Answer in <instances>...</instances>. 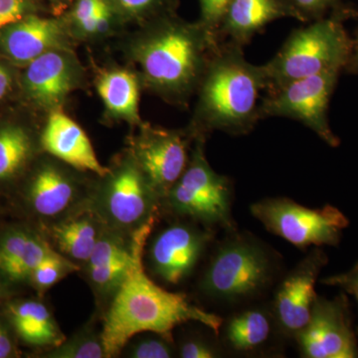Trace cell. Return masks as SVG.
Instances as JSON below:
<instances>
[{"mask_svg":"<svg viewBox=\"0 0 358 358\" xmlns=\"http://www.w3.org/2000/svg\"><path fill=\"white\" fill-rule=\"evenodd\" d=\"M250 210L268 232L301 250L338 243L348 224L345 216L333 206L308 208L286 197L261 200L252 204Z\"/></svg>","mask_w":358,"mask_h":358,"instance_id":"ba28073f","label":"cell"},{"mask_svg":"<svg viewBox=\"0 0 358 358\" xmlns=\"http://www.w3.org/2000/svg\"><path fill=\"white\" fill-rule=\"evenodd\" d=\"M56 250L39 233L24 225L0 230V277L9 287L27 284L35 268Z\"/></svg>","mask_w":358,"mask_h":358,"instance_id":"9a60e30c","label":"cell"},{"mask_svg":"<svg viewBox=\"0 0 358 358\" xmlns=\"http://www.w3.org/2000/svg\"><path fill=\"white\" fill-rule=\"evenodd\" d=\"M230 1L231 0H200L201 24L217 38L219 26Z\"/></svg>","mask_w":358,"mask_h":358,"instance_id":"f1b7e54d","label":"cell"},{"mask_svg":"<svg viewBox=\"0 0 358 358\" xmlns=\"http://www.w3.org/2000/svg\"><path fill=\"white\" fill-rule=\"evenodd\" d=\"M345 16V11L338 9L294 30L274 57L263 65L266 92L333 68L345 70L352 44L343 24Z\"/></svg>","mask_w":358,"mask_h":358,"instance_id":"277c9868","label":"cell"},{"mask_svg":"<svg viewBox=\"0 0 358 358\" xmlns=\"http://www.w3.org/2000/svg\"><path fill=\"white\" fill-rule=\"evenodd\" d=\"M48 358H106L101 333L92 329L78 331L61 345L48 350L42 355Z\"/></svg>","mask_w":358,"mask_h":358,"instance_id":"d4e9b609","label":"cell"},{"mask_svg":"<svg viewBox=\"0 0 358 358\" xmlns=\"http://www.w3.org/2000/svg\"><path fill=\"white\" fill-rule=\"evenodd\" d=\"M272 334V320L261 308H249L233 315L224 327L226 343L238 352H255Z\"/></svg>","mask_w":358,"mask_h":358,"instance_id":"7402d4cb","label":"cell"},{"mask_svg":"<svg viewBox=\"0 0 358 358\" xmlns=\"http://www.w3.org/2000/svg\"><path fill=\"white\" fill-rule=\"evenodd\" d=\"M108 181L90 206L106 226L122 233H133L157 216L159 195L148 182L136 160L107 174Z\"/></svg>","mask_w":358,"mask_h":358,"instance_id":"9c48e42d","label":"cell"},{"mask_svg":"<svg viewBox=\"0 0 358 358\" xmlns=\"http://www.w3.org/2000/svg\"><path fill=\"white\" fill-rule=\"evenodd\" d=\"M110 17V8L108 4L103 3L98 10L96 11L91 17L88 20L83 21L80 25V27L84 31L88 33H96L103 31L109 24Z\"/></svg>","mask_w":358,"mask_h":358,"instance_id":"836d02e7","label":"cell"},{"mask_svg":"<svg viewBox=\"0 0 358 358\" xmlns=\"http://www.w3.org/2000/svg\"><path fill=\"white\" fill-rule=\"evenodd\" d=\"M0 312L17 341L29 348L51 350L66 339L49 308L40 301H6Z\"/></svg>","mask_w":358,"mask_h":358,"instance_id":"ac0fdd59","label":"cell"},{"mask_svg":"<svg viewBox=\"0 0 358 358\" xmlns=\"http://www.w3.org/2000/svg\"><path fill=\"white\" fill-rule=\"evenodd\" d=\"M0 35V46L14 62L29 64L60 42L62 30L58 22L28 16L9 24Z\"/></svg>","mask_w":358,"mask_h":358,"instance_id":"d6986e66","label":"cell"},{"mask_svg":"<svg viewBox=\"0 0 358 358\" xmlns=\"http://www.w3.org/2000/svg\"><path fill=\"white\" fill-rule=\"evenodd\" d=\"M322 282L333 286H339L352 294L358 303V263L345 274L334 275L329 279L322 280Z\"/></svg>","mask_w":358,"mask_h":358,"instance_id":"d6a6232c","label":"cell"},{"mask_svg":"<svg viewBox=\"0 0 358 358\" xmlns=\"http://www.w3.org/2000/svg\"><path fill=\"white\" fill-rule=\"evenodd\" d=\"M341 0H287L296 14V20L303 22L326 17L331 10H338Z\"/></svg>","mask_w":358,"mask_h":358,"instance_id":"83f0119b","label":"cell"},{"mask_svg":"<svg viewBox=\"0 0 358 358\" xmlns=\"http://www.w3.org/2000/svg\"><path fill=\"white\" fill-rule=\"evenodd\" d=\"M350 74L358 75V24L355 32V36L352 37L350 55L346 62L345 70Z\"/></svg>","mask_w":358,"mask_h":358,"instance_id":"d590c367","label":"cell"},{"mask_svg":"<svg viewBox=\"0 0 358 358\" xmlns=\"http://www.w3.org/2000/svg\"><path fill=\"white\" fill-rule=\"evenodd\" d=\"M326 256L315 249L289 271L275 292L273 315L282 333L296 338L310 320L317 294L315 286Z\"/></svg>","mask_w":358,"mask_h":358,"instance_id":"8fae6325","label":"cell"},{"mask_svg":"<svg viewBox=\"0 0 358 358\" xmlns=\"http://www.w3.org/2000/svg\"><path fill=\"white\" fill-rule=\"evenodd\" d=\"M294 339L303 357H358L357 341L343 296L327 300L317 296L307 326Z\"/></svg>","mask_w":358,"mask_h":358,"instance_id":"30bf717a","label":"cell"},{"mask_svg":"<svg viewBox=\"0 0 358 358\" xmlns=\"http://www.w3.org/2000/svg\"><path fill=\"white\" fill-rule=\"evenodd\" d=\"M203 147V141H199L185 173L162 202L176 215L233 232L230 179L214 171L205 157Z\"/></svg>","mask_w":358,"mask_h":358,"instance_id":"8992f818","label":"cell"},{"mask_svg":"<svg viewBox=\"0 0 358 358\" xmlns=\"http://www.w3.org/2000/svg\"><path fill=\"white\" fill-rule=\"evenodd\" d=\"M212 233L178 223L160 231L148 250V261L155 275L169 285H178L192 274Z\"/></svg>","mask_w":358,"mask_h":358,"instance_id":"7c38bea8","label":"cell"},{"mask_svg":"<svg viewBox=\"0 0 358 358\" xmlns=\"http://www.w3.org/2000/svg\"><path fill=\"white\" fill-rule=\"evenodd\" d=\"M105 0H79L75 8V20L79 24L88 20L105 3Z\"/></svg>","mask_w":358,"mask_h":358,"instance_id":"e575fe53","label":"cell"},{"mask_svg":"<svg viewBox=\"0 0 358 358\" xmlns=\"http://www.w3.org/2000/svg\"><path fill=\"white\" fill-rule=\"evenodd\" d=\"M296 14L287 0H231L218 28L219 41L246 46L264 28Z\"/></svg>","mask_w":358,"mask_h":358,"instance_id":"e0dca14e","label":"cell"},{"mask_svg":"<svg viewBox=\"0 0 358 358\" xmlns=\"http://www.w3.org/2000/svg\"><path fill=\"white\" fill-rule=\"evenodd\" d=\"M157 0H119L121 6L126 10L131 13H141L154 6Z\"/></svg>","mask_w":358,"mask_h":358,"instance_id":"8d00e7d4","label":"cell"},{"mask_svg":"<svg viewBox=\"0 0 358 358\" xmlns=\"http://www.w3.org/2000/svg\"><path fill=\"white\" fill-rule=\"evenodd\" d=\"M273 274L274 263L263 245L246 235H234L212 256L200 289L213 300L237 303L263 291Z\"/></svg>","mask_w":358,"mask_h":358,"instance_id":"5b68a950","label":"cell"},{"mask_svg":"<svg viewBox=\"0 0 358 358\" xmlns=\"http://www.w3.org/2000/svg\"><path fill=\"white\" fill-rule=\"evenodd\" d=\"M134 160L162 202L187 166V143L176 131L150 129L136 143Z\"/></svg>","mask_w":358,"mask_h":358,"instance_id":"4fadbf2b","label":"cell"},{"mask_svg":"<svg viewBox=\"0 0 358 358\" xmlns=\"http://www.w3.org/2000/svg\"><path fill=\"white\" fill-rule=\"evenodd\" d=\"M78 267L79 266L76 263L56 251L33 270L27 284L37 293L44 294L54 285L64 279L66 275L77 271Z\"/></svg>","mask_w":358,"mask_h":358,"instance_id":"484cf974","label":"cell"},{"mask_svg":"<svg viewBox=\"0 0 358 358\" xmlns=\"http://www.w3.org/2000/svg\"><path fill=\"white\" fill-rule=\"evenodd\" d=\"M25 84L36 102L44 106L57 105L72 87L69 65L57 52H46L28 64Z\"/></svg>","mask_w":358,"mask_h":358,"instance_id":"44dd1931","label":"cell"},{"mask_svg":"<svg viewBox=\"0 0 358 358\" xmlns=\"http://www.w3.org/2000/svg\"><path fill=\"white\" fill-rule=\"evenodd\" d=\"M9 289H10V287L0 277V310H1V308L3 307L4 303L7 301Z\"/></svg>","mask_w":358,"mask_h":358,"instance_id":"f35d334b","label":"cell"},{"mask_svg":"<svg viewBox=\"0 0 358 358\" xmlns=\"http://www.w3.org/2000/svg\"><path fill=\"white\" fill-rule=\"evenodd\" d=\"M179 357L182 358L218 357L219 352L215 346L202 338L185 339L178 348Z\"/></svg>","mask_w":358,"mask_h":358,"instance_id":"f546056e","label":"cell"},{"mask_svg":"<svg viewBox=\"0 0 358 358\" xmlns=\"http://www.w3.org/2000/svg\"><path fill=\"white\" fill-rule=\"evenodd\" d=\"M126 348L128 357L131 358H171L174 355L171 338L155 333L136 341L131 339Z\"/></svg>","mask_w":358,"mask_h":358,"instance_id":"4316f807","label":"cell"},{"mask_svg":"<svg viewBox=\"0 0 358 358\" xmlns=\"http://www.w3.org/2000/svg\"><path fill=\"white\" fill-rule=\"evenodd\" d=\"M11 80L8 72L0 65V99L3 98L10 87Z\"/></svg>","mask_w":358,"mask_h":358,"instance_id":"74e56055","label":"cell"},{"mask_svg":"<svg viewBox=\"0 0 358 358\" xmlns=\"http://www.w3.org/2000/svg\"><path fill=\"white\" fill-rule=\"evenodd\" d=\"M17 338L3 313L0 312V358L20 357Z\"/></svg>","mask_w":358,"mask_h":358,"instance_id":"4dcf8cb0","label":"cell"},{"mask_svg":"<svg viewBox=\"0 0 358 358\" xmlns=\"http://www.w3.org/2000/svg\"><path fill=\"white\" fill-rule=\"evenodd\" d=\"M77 197V186L73 179L58 167L45 164L28 181L20 203L28 215L51 221L74 210Z\"/></svg>","mask_w":358,"mask_h":358,"instance_id":"5bb4252c","label":"cell"},{"mask_svg":"<svg viewBox=\"0 0 358 358\" xmlns=\"http://www.w3.org/2000/svg\"><path fill=\"white\" fill-rule=\"evenodd\" d=\"M106 225L92 209L71 211L52 223L50 237L59 253L73 262L87 263Z\"/></svg>","mask_w":358,"mask_h":358,"instance_id":"ffe728a7","label":"cell"},{"mask_svg":"<svg viewBox=\"0 0 358 358\" xmlns=\"http://www.w3.org/2000/svg\"><path fill=\"white\" fill-rule=\"evenodd\" d=\"M32 155V141L20 127L0 129V183L20 176Z\"/></svg>","mask_w":358,"mask_h":358,"instance_id":"cb8c5ba5","label":"cell"},{"mask_svg":"<svg viewBox=\"0 0 358 358\" xmlns=\"http://www.w3.org/2000/svg\"><path fill=\"white\" fill-rule=\"evenodd\" d=\"M24 10V0H0V27L20 20Z\"/></svg>","mask_w":358,"mask_h":358,"instance_id":"1f68e13d","label":"cell"},{"mask_svg":"<svg viewBox=\"0 0 358 358\" xmlns=\"http://www.w3.org/2000/svg\"><path fill=\"white\" fill-rule=\"evenodd\" d=\"M157 216L131 233V260L128 274L112 296L101 331L106 358L115 357L138 334L155 333L171 338L179 324L199 322L219 334L223 320L152 281L143 266V251Z\"/></svg>","mask_w":358,"mask_h":358,"instance_id":"6da1fadb","label":"cell"},{"mask_svg":"<svg viewBox=\"0 0 358 358\" xmlns=\"http://www.w3.org/2000/svg\"><path fill=\"white\" fill-rule=\"evenodd\" d=\"M343 71L333 68L267 92L260 103L261 120L272 117L294 120L312 129L327 145L338 147V138L329 126V107Z\"/></svg>","mask_w":358,"mask_h":358,"instance_id":"52a82bcc","label":"cell"},{"mask_svg":"<svg viewBox=\"0 0 358 358\" xmlns=\"http://www.w3.org/2000/svg\"><path fill=\"white\" fill-rule=\"evenodd\" d=\"M199 117L205 131L244 136L261 121V93L267 90L263 65L245 58L243 47L222 41L200 81Z\"/></svg>","mask_w":358,"mask_h":358,"instance_id":"7a4b0ae2","label":"cell"},{"mask_svg":"<svg viewBox=\"0 0 358 358\" xmlns=\"http://www.w3.org/2000/svg\"><path fill=\"white\" fill-rule=\"evenodd\" d=\"M42 148L68 166L105 178L110 169L101 164L81 127L62 112L48 117L41 136Z\"/></svg>","mask_w":358,"mask_h":358,"instance_id":"2e32d148","label":"cell"},{"mask_svg":"<svg viewBox=\"0 0 358 358\" xmlns=\"http://www.w3.org/2000/svg\"><path fill=\"white\" fill-rule=\"evenodd\" d=\"M98 92L113 114L129 121L138 120V86L129 71L106 73L98 82Z\"/></svg>","mask_w":358,"mask_h":358,"instance_id":"603a6c76","label":"cell"},{"mask_svg":"<svg viewBox=\"0 0 358 358\" xmlns=\"http://www.w3.org/2000/svg\"><path fill=\"white\" fill-rule=\"evenodd\" d=\"M219 43L202 24L166 23L141 46V66L155 88L173 95L185 94L201 81Z\"/></svg>","mask_w":358,"mask_h":358,"instance_id":"3957f363","label":"cell"}]
</instances>
